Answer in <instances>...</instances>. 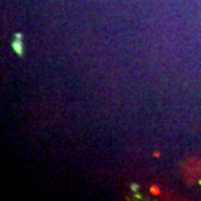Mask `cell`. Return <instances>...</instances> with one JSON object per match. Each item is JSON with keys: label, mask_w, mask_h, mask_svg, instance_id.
Segmentation results:
<instances>
[{"label": "cell", "mask_w": 201, "mask_h": 201, "mask_svg": "<svg viewBox=\"0 0 201 201\" xmlns=\"http://www.w3.org/2000/svg\"><path fill=\"white\" fill-rule=\"evenodd\" d=\"M150 193H152L153 196H159L162 192H161V189L157 187V185H152V187H150Z\"/></svg>", "instance_id": "obj_1"}]
</instances>
